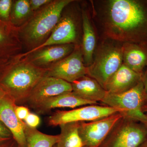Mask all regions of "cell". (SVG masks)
Returning <instances> with one entry per match:
<instances>
[{"mask_svg":"<svg viewBox=\"0 0 147 147\" xmlns=\"http://www.w3.org/2000/svg\"><path fill=\"white\" fill-rule=\"evenodd\" d=\"M102 15L103 31L108 38L147 44V1H107Z\"/></svg>","mask_w":147,"mask_h":147,"instance_id":"6da1fadb","label":"cell"},{"mask_svg":"<svg viewBox=\"0 0 147 147\" xmlns=\"http://www.w3.org/2000/svg\"><path fill=\"white\" fill-rule=\"evenodd\" d=\"M21 54L0 75V87L16 103L26 102L47 71V69L34 65Z\"/></svg>","mask_w":147,"mask_h":147,"instance_id":"7a4b0ae2","label":"cell"},{"mask_svg":"<svg viewBox=\"0 0 147 147\" xmlns=\"http://www.w3.org/2000/svg\"><path fill=\"white\" fill-rule=\"evenodd\" d=\"M73 1L54 0L34 12L29 20L18 28L22 45L30 51L42 44L59 23L63 9Z\"/></svg>","mask_w":147,"mask_h":147,"instance_id":"3957f363","label":"cell"},{"mask_svg":"<svg viewBox=\"0 0 147 147\" xmlns=\"http://www.w3.org/2000/svg\"><path fill=\"white\" fill-rule=\"evenodd\" d=\"M123 64L122 45L105 42L98 48L92 63L87 67V75L96 80L104 88Z\"/></svg>","mask_w":147,"mask_h":147,"instance_id":"277c9868","label":"cell"},{"mask_svg":"<svg viewBox=\"0 0 147 147\" xmlns=\"http://www.w3.org/2000/svg\"><path fill=\"white\" fill-rule=\"evenodd\" d=\"M146 95L142 81L130 90L119 94L107 92L101 105L120 110L124 116L144 123L147 115L144 113Z\"/></svg>","mask_w":147,"mask_h":147,"instance_id":"5b68a950","label":"cell"},{"mask_svg":"<svg viewBox=\"0 0 147 147\" xmlns=\"http://www.w3.org/2000/svg\"><path fill=\"white\" fill-rule=\"evenodd\" d=\"M147 140L144 123L123 116L102 143L105 147H139Z\"/></svg>","mask_w":147,"mask_h":147,"instance_id":"8992f818","label":"cell"},{"mask_svg":"<svg viewBox=\"0 0 147 147\" xmlns=\"http://www.w3.org/2000/svg\"><path fill=\"white\" fill-rule=\"evenodd\" d=\"M120 110L105 105H85L70 110H57L48 119L50 126H56L73 122H88L97 120Z\"/></svg>","mask_w":147,"mask_h":147,"instance_id":"52a82bcc","label":"cell"},{"mask_svg":"<svg viewBox=\"0 0 147 147\" xmlns=\"http://www.w3.org/2000/svg\"><path fill=\"white\" fill-rule=\"evenodd\" d=\"M87 74L82 47L76 44L70 55L47 69L45 76L62 79L71 84Z\"/></svg>","mask_w":147,"mask_h":147,"instance_id":"ba28073f","label":"cell"},{"mask_svg":"<svg viewBox=\"0 0 147 147\" xmlns=\"http://www.w3.org/2000/svg\"><path fill=\"white\" fill-rule=\"evenodd\" d=\"M124 115L118 113L103 118L80 122L79 134L84 147H99L117 123Z\"/></svg>","mask_w":147,"mask_h":147,"instance_id":"9c48e42d","label":"cell"},{"mask_svg":"<svg viewBox=\"0 0 147 147\" xmlns=\"http://www.w3.org/2000/svg\"><path fill=\"white\" fill-rule=\"evenodd\" d=\"M72 91L70 83L62 79L45 76L35 86L25 102L33 108L48 98Z\"/></svg>","mask_w":147,"mask_h":147,"instance_id":"30bf717a","label":"cell"},{"mask_svg":"<svg viewBox=\"0 0 147 147\" xmlns=\"http://www.w3.org/2000/svg\"><path fill=\"white\" fill-rule=\"evenodd\" d=\"M77 38V30L75 20L69 14L62 16L48 38L38 47L21 53V57H25L36 50L52 45L75 44Z\"/></svg>","mask_w":147,"mask_h":147,"instance_id":"8fae6325","label":"cell"},{"mask_svg":"<svg viewBox=\"0 0 147 147\" xmlns=\"http://www.w3.org/2000/svg\"><path fill=\"white\" fill-rule=\"evenodd\" d=\"M16 103L7 95L0 100V121L10 131L19 147H26L25 128L26 124L17 117Z\"/></svg>","mask_w":147,"mask_h":147,"instance_id":"7c38bea8","label":"cell"},{"mask_svg":"<svg viewBox=\"0 0 147 147\" xmlns=\"http://www.w3.org/2000/svg\"><path fill=\"white\" fill-rule=\"evenodd\" d=\"M76 44L47 46L22 57L38 67L47 69L70 55Z\"/></svg>","mask_w":147,"mask_h":147,"instance_id":"4fadbf2b","label":"cell"},{"mask_svg":"<svg viewBox=\"0 0 147 147\" xmlns=\"http://www.w3.org/2000/svg\"><path fill=\"white\" fill-rule=\"evenodd\" d=\"M22 47L18 28L0 20V60L20 55Z\"/></svg>","mask_w":147,"mask_h":147,"instance_id":"5bb4252c","label":"cell"},{"mask_svg":"<svg viewBox=\"0 0 147 147\" xmlns=\"http://www.w3.org/2000/svg\"><path fill=\"white\" fill-rule=\"evenodd\" d=\"M143 74L137 73L123 64L106 83L104 89L109 93L126 92L142 81Z\"/></svg>","mask_w":147,"mask_h":147,"instance_id":"9a60e30c","label":"cell"},{"mask_svg":"<svg viewBox=\"0 0 147 147\" xmlns=\"http://www.w3.org/2000/svg\"><path fill=\"white\" fill-rule=\"evenodd\" d=\"M97 103L81 98L72 92L64 93L50 98L33 109L38 114H44L58 108H74L85 105H97Z\"/></svg>","mask_w":147,"mask_h":147,"instance_id":"2e32d148","label":"cell"},{"mask_svg":"<svg viewBox=\"0 0 147 147\" xmlns=\"http://www.w3.org/2000/svg\"><path fill=\"white\" fill-rule=\"evenodd\" d=\"M122 48L123 64L135 72L144 74L147 67V44L125 42Z\"/></svg>","mask_w":147,"mask_h":147,"instance_id":"e0dca14e","label":"cell"},{"mask_svg":"<svg viewBox=\"0 0 147 147\" xmlns=\"http://www.w3.org/2000/svg\"><path fill=\"white\" fill-rule=\"evenodd\" d=\"M72 92L85 100L98 103L105 98L107 92L94 79L85 76L71 83Z\"/></svg>","mask_w":147,"mask_h":147,"instance_id":"ac0fdd59","label":"cell"},{"mask_svg":"<svg viewBox=\"0 0 147 147\" xmlns=\"http://www.w3.org/2000/svg\"><path fill=\"white\" fill-rule=\"evenodd\" d=\"M83 36L82 51L85 65H90L93 61L96 37L92 25L86 11L82 10Z\"/></svg>","mask_w":147,"mask_h":147,"instance_id":"d6986e66","label":"cell"},{"mask_svg":"<svg viewBox=\"0 0 147 147\" xmlns=\"http://www.w3.org/2000/svg\"><path fill=\"white\" fill-rule=\"evenodd\" d=\"M80 122L69 123L59 125L61 133L59 134L57 147H84L79 134Z\"/></svg>","mask_w":147,"mask_h":147,"instance_id":"ffe728a7","label":"cell"},{"mask_svg":"<svg viewBox=\"0 0 147 147\" xmlns=\"http://www.w3.org/2000/svg\"><path fill=\"white\" fill-rule=\"evenodd\" d=\"M25 135L26 147H54L59 142V135L44 134L36 129L26 125Z\"/></svg>","mask_w":147,"mask_h":147,"instance_id":"44dd1931","label":"cell"},{"mask_svg":"<svg viewBox=\"0 0 147 147\" xmlns=\"http://www.w3.org/2000/svg\"><path fill=\"white\" fill-rule=\"evenodd\" d=\"M32 11L29 0L13 1L10 14V23L18 28L31 17Z\"/></svg>","mask_w":147,"mask_h":147,"instance_id":"7402d4cb","label":"cell"},{"mask_svg":"<svg viewBox=\"0 0 147 147\" xmlns=\"http://www.w3.org/2000/svg\"><path fill=\"white\" fill-rule=\"evenodd\" d=\"M13 1L0 0V20L10 24V14Z\"/></svg>","mask_w":147,"mask_h":147,"instance_id":"603a6c76","label":"cell"},{"mask_svg":"<svg viewBox=\"0 0 147 147\" xmlns=\"http://www.w3.org/2000/svg\"><path fill=\"white\" fill-rule=\"evenodd\" d=\"M27 125L32 128H36L40 123V119L37 115L33 113H29L25 120Z\"/></svg>","mask_w":147,"mask_h":147,"instance_id":"cb8c5ba5","label":"cell"},{"mask_svg":"<svg viewBox=\"0 0 147 147\" xmlns=\"http://www.w3.org/2000/svg\"><path fill=\"white\" fill-rule=\"evenodd\" d=\"M53 1V0H52ZM52 0H30L32 11L34 12L52 2Z\"/></svg>","mask_w":147,"mask_h":147,"instance_id":"d4e9b609","label":"cell"},{"mask_svg":"<svg viewBox=\"0 0 147 147\" xmlns=\"http://www.w3.org/2000/svg\"><path fill=\"white\" fill-rule=\"evenodd\" d=\"M14 110L17 117L22 121L25 120L30 113L29 109L27 107L18 106L16 104L14 106Z\"/></svg>","mask_w":147,"mask_h":147,"instance_id":"484cf974","label":"cell"},{"mask_svg":"<svg viewBox=\"0 0 147 147\" xmlns=\"http://www.w3.org/2000/svg\"><path fill=\"white\" fill-rule=\"evenodd\" d=\"M11 136L10 131L0 121V138L10 139Z\"/></svg>","mask_w":147,"mask_h":147,"instance_id":"4316f807","label":"cell"},{"mask_svg":"<svg viewBox=\"0 0 147 147\" xmlns=\"http://www.w3.org/2000/svg\"><path fill=\"white\" fill-rule=\"evenodd\" d=\"M16 57L11 58V59H8L0 60V75L2 73L4 70L13 61Z\"/></svg>","mask_w":147,"mask_h":147,"instance_id":"83f0119b","label":"cell"},{"mask_svg":"<svg viewBox=\"0 0 147 147\" xmlns=\"http://www.w3.org/2000/svg\"><path fill=\"white\" fill-rule=\"evenodd\" d=\"M142 82L144 85L145 92L147 94V67L146 70L144 72L142 78Z\"/></svg>","mask_w":147,"mask_h":147,"instance_id":"f1b7e54d","label":"cell"},{"mask_svg":"<svg viewBox=\"0 0 147 147\" xmlns=\"http://www.w3.org/2000/svg\"><path fill=\"white\" fill-rule=\"evenodd\" d=\"M6 95L5 92L0 87V100H1L2 98L5 96Z\"/></svg>","mask_w":147,"mask_h":147,"instance_id":"f546056e","label":"cell"},{"mask_svg":"<svg viewBox=\"0 0 147 147\" xmlns=\"http://www.w3.org/2000/svg\"><path fill=\"white\" fill-rule=\"evenodd\" d=\"M143 110H144V113L147 115V103H145Z\"/></svg>","mask_w":147,"mask_h":147,"instance_id":"4dcf8cb0","label":"cell"},{"mask_svg":"<svg viewBox=\"0 0 147 147\" xmlns=\"http://www.w3.org/2000/svg\"><path fill=\"white\" fill-rule=\"evenodd\" d=\"M9 139H3V138H0V144H3L4 142H6V141L9 140Z\"/></svg>","mask_w":147,"mask_h":147,"instance_id":"1f68e13d","label":"cell"},{"mask_svg":"<svg viewBox=\"0 0 147 147\" xmlns=\"http://www.w3.org/2000/svg\"><path fill=\"white\" fill-rule=\"evenodd\" d=\"M139 147H147V140Z\"/></svg>","mask_w":147,"mask_h":147,"instance_id":"d6a6232c","label":"cell"},{"mask_svg":"<svg viewBox=\"0 0 147 147\" xmlns=\"http://www.w3.org/2000/svg\"><path fill=\"white\" fill-rule=\"evenodd\" d=\"M144 125L145 127H146V130L147 132V120L144 123Z\"/></svg>","mask_w":147,"mask_h":147,"instance_id":"836d02e7","label":"cell"},{"mask_svg":"<svg viewBox=\"0 0 147 147\" xmlns=\"http://www.w3.org/2000/svg\"><path fill=\"white\" fill-rule=\"evenodd\" d=\"M145 103H147V94L146 95V100H145Z\"/></svg>","mask_w":147,"mask_h":147,"instance_id":"e575fe53","label":"cell"},{"mask_svg":"<svg viewBox=\"0 0 147 147\" xmlns=\"http://www.w3.org/2000/svg\"><path fill=\"white\" fill-rule=\"evenodd\" d=\"M54 147H57V144H56V145H55V146H54Z\"/></svg>","mask_w":147,"mask_h":147,"instance_id":"d590c367","label":"cell"}]
</instances>
